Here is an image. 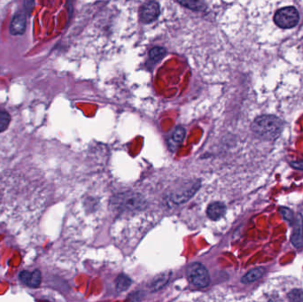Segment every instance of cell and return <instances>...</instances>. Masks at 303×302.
I'll return each mask as SVG.
<instances>
[{"label":"cell","instance_id":"7a4b0ae2","mask_svg":"<svg viewBox=\"0 0 303 302\" xmlns=\"http://www.w3.org/2000/svg\"><path fill=\"white\" fill-rule=\"evenodd\" d=\"M114 203L119 208L129 210H140L144 209L146 201L142 195L134 193H125L118 194L114 198Z\"/></svg>","mask_w":303,"mask_h":302},{"label":"cell","instance_id":"5bb4252c","mask_svg":"<svg viewBox=\"0 0 303 302\" xmlns=\"http://www.w3.org/2000/svg\"><path fill=\"white\" fill-rule=\"evenodd\" d=\"M131 284V280L130 278L126 276L125 274L120 275L119 277L116 279V288L119 292H124L126 291Z\"/></svg>","mask_w":303,"mask_h":302},{"label":"cell","instance_id":"ac0fdd59","mask_svg":"<svg viewBox=\"0 0 303 302\" xmlns=\"http://www.w3.org/2000/svg\"><path fill=\"white\" fill-rule=\"evenodd\" d=\"M290 302H303V292L301 290H293L288 294Z\"/></svg>","mask_w":303,"mask_h":302},{"label":"cell","instance_id":"9a60e30c","mask_svg":"<svg viewBox=\"0 0 303 302\" xmlns=\"http://www.w3.org/2000/svg\"><path fill=\"white\" fill-rule=\"evenodd\" d=\"M165 54H166V50L163 47L155 46L150 51L149 57L152 61L158 62L164 57Z\"/></svg>","mask_w":303,"mask_h":302},{"label":"cell","instance_id":"d6986e66","mask_svg":"<svg viewBox=\"0 0 303 302\" xmlns=\"http://www.w3.org/2000/svg\"><path fill=\"white\" fill-rule=\"evenodd\" d=\"M280 213L283 214L284 217L285 218L286 220H288V221H293V213L292 211H291V210H290V209H288V208H280Z\"/></svg>","mask_w":303,"mask_h":302},{"label":"cell","instance_id":"44dd1931","mask_svg":"<svg viewBox=\"0 0 303 302\" xmlns=\"http://www.w3.org/2000/svg\"><path fill=\"white\" fill-rule=\"evenodd\" d=\"M25 5L26 10L30 13L31 9L33 8V6L35 5V2H33V1H27V2H25Z\"/></svg>","mask_w":303,"mask_h":302},{"label":"cell","instance_id":"3957f363","mask_svg":"<svg viewBox=\"0 0 303 302\" xmlns=\"http://www.w3.org/2000/svg\"><path fill=\"white\" fill-rule=\"evenodd\" d=\"M300 15L293 6H286L277 11L274 16V21L281 29H292L298 24Z\"/></svg>","mask_w":303,"mask_h":302},{"label":"cell","instance_id":"4fadbf2b","mask_svg":"<svg viewBox=\"0 0 303 302\" xmlns=\"http://www.w3.org/2000/svg\"><path fill=\"white\" fill-rule=\"evenodd\" d=\"M169 274L168 273H163L161 275L158 276L157 278H155L154 279V281L152 282L151 284V288L153 291H157L160 288L163 287L165 284H167V282L169 281Z\"/></svg>","mask_w":303,"mask_h":302},{"label":"cell","instance_id":"30bf717a","mask_svg":"<svg viewBox=\"0 0 303 302\" xmlns=\"http://www.w3.org/2000/svg\"><path fill=\"white\" fill-rule=\"evenodd\" d=\"M225 212H226V207L222 202H214V203L210 204L207 210L209 217L214 221L223 217Z\"/></svg>","mask_w":303,"mask_h":302},{"label":"cell","instance_id":"6da1fadb","mask_svg":"<svg viewBox=\"0 0 303 302\" xmlns=\"http://www.w3.org/2000/svg\"><path fill=\"white\" fill-rule=\"evenodd\" d=\"M251 129L261 139L275 140L283 130V122L275 115H261L253 121Z\"/></svg>","mask_w":303,"mask_h":302},{"label":"cell","instance_id":"52a82bcc","mask_svg":"<svg viewBox=\"0 0 303 302\" xmlns=\"http://www.w3.org/2000/svg\"><path fill=\"white\" fill-rule=\"evenodd\" d=\"M27 17L23 13H17L11 21L10 32L12 35H22L26 30Z\"/></svg>","mask_w":303,"mask_h":302},{"label":"cell","instance_id":"7c38bea8","mask_svg":"<svg viewBox=\"0 0 303 302\" xmlns=\"http://www.w3.org/2000/svg\"><path fill=\"white\" fill-rule=\"evenodd\" d=\"M185 129L183 127H178L176 128L174 132L171 136V139H169V143L173 144V148H176L179 144L183 142L185 138Z\"/></svg>","mask_w":303,"mask_h":302},{"label":"cell","instance_id":"ba28073f","mask_svg":"<svg viewBox=\"0 0 303 302\" xmlns=\"http://www.w3.org/2000/svg\"><path fill=\"white\" fill-rule=\"evenodd\" d=\"M292 243L295 248H302L303 246V219L301 214H299L293 227L292 235Z\"/></svg>","mask_w":303,"mask_h":302},{"label":"cell","instance_id":"9c48e42d","mask_svg":"<svg viewBox=\"0 0 303 302\" xmlns=\"http://www.w3.org/2000/svg\"><path fill=\"white\" fill-rule=\"evenodd\" d=\"M198 188H199V184H197V185L193 184L189 188L184 189V190H182V191L178 192L176 194H172L170 197V199L176 204L184 203L194 196Z\"/></svg>","mask_w":303,"mask_h":302},{"label":"cell","instance_id":"277c9868","mask_svg":"<svg viewBox=\"0 0 303 302\" xmlns=\"http://www.w3.org/2000/svg\"><path fill=\"white\" fill-rule=\"evenodd\" d=\"M187 278L194 285L198 287H206L210 283L209 273L201 263H192L187 267Z\"/></svg>","mask_w":303,"mask_h":302},{"label":"cell","instance_id":"e0dca14e","mask_svg":"<svg viewBox=\"0 0 303 302\" xmlns=\"http://www.w3.org/2000/svg\"><path fill=\"white\" fill-rule=\"evenodd\" d=\"M179 3L192 10L201 11L205 8L203 2L200 1H179Z\"/></svg>","mask_w":303,"mask_h":302},{"label":"cell","instance_id":"8fae6325","mask_svg":"<svg viewBox=\"0 0 303 302\" xmlns=\"http://www.w3.org/2000/svg\"><path fill=\"white\" fill-rule=\"evenodd\" d=\"M265 270H264V267H256V268H253L252 270H250L249 273H247L245 276H244L241 281L244 284H249V283L254 282L256 281L257 279L261 278Z\"/></svg>","mask_w":303,"mask_h":302},{"label":"cell","instance_id":"5b68a950","mask_svg":"<svg viewBox=\"0 0 303 302\" xmlns=\"http://www.w3.org/2000/svg\"><path fill=\"white\" fill-rule=\"evenodd\" d=\"M160 15V5L155 1L145 3L140 10V19L144 23H150L156 20Z\"/></svg>","mask_w":303,"mask_h":302},{"label":"cell","instance_id":"2e32d148","mask_svg":"<svg viewBox=\"0 0 303 302\" xmlns=\"http://www.w3.org/2000/svg\"><path fill=\"white\" fill-rule=\"evenodd\" d=\"M11 117L9 114L0 107V133L5 131L10 124Z\"/></svg>","mask_w":303,"mask_h":302},{"label":"cell","instance_id":"ffe728a7","mask_svg":"<svg viewBox=\"0 0 303 302\" xmlns=\"http://www.w3.org/2000/svg\"><path fill=\"white\" fill-rule=\"evenodd\" d=\"M291 166L294 169L303 170V160H297V161H293L291 163Z\"/></svg>","mask_w":303,"mask_h":302},{"label":"cell","instance_id":"8992f818","mask_svg":"<svg viewBox=\"0 0 303 302\" xmlns=\"http://www.w3.org/2000/svg\"><path fill=\"white\" fill-rule=\"evenodd\" d=\"M19 278L21 282L32 288L38 287L42 282V276L38 269H36L33 272L23 270L20 273Z\"/></svg>","mask_w":303,"mask_h":302}]
</instances>
